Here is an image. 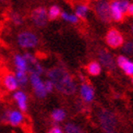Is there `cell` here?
<instances>
[{
    "instance_id": "20",
    "label": "cell",
    "mask_w": 133,
    "mask_h": 133,
    "mask_svg": "<svg viewBox=\"0 0 133 133\" xmlns=\"http://www.w3.org/2000/svg\"><path fill=\"white\" fill-rule=\"evenodd\" d=\"M87 11H88V7H87V5H85V4L79 5V7L75 9V15H76V18L77 19L85 18L86 14H87Z\"/></svg>"
},
{
    "instance_id": "33",
    "label": "cell",
    "mask_w": 133,
    "mask_h": 133,
    "mask_svg": "<svg viewBox=\"0 0 133 133\" xmlns=\"http://www.w3.org/2000/svg\"><path fill=\"white\" fill-rule=\"evenodd\" d=\"M82 133H84V132H82Z\"/></svg>"
},
{
    "instance_id": "8",
    "label": "cell",
    "mask_w": 133,
    "mask_h": 133,
    "mask_svg": "<svg viewBox=\"0 0 133 133\" xmlns=\"http://www.w3.org/2000/svg\"><path fill=\"white\" fill-rule=\"evenodd\" d=\"M106 43L109 47L111 48H119L123 46L124 44V38L122 34L116 29H111L107 32L106 35Z\"/></svg>"
},
{
    "instance_id": "29",
    "label": "cell",
    "mask_w": 133,
    "mask_h": 133,
    "mask_svg": "<svg viewBox=\"0 0 133 133\" xmlns=\"http://www.w3.org/2000/svg\"><path fill=\"white\" fill-rule=\"evenodd\" d=\"M5 1V0H0V2H4Z\"/></svg>"
},
{
    "instance_id": "23",
    "label": "cell",
    "mask_w": 133,
    "mask_h": 133,
    "mask_svg": "<svg viewBox=\"0 0 133 133\" xmlns=\"http://www.w3.org/2000/svg\"><path fill=\"white\" fill-rule=\"evenodd\" d=\"M61 18L66 21V22H70V23H77V21H79V19L76 18L75 14H70L68 12H61Z\"/></svg>"
},
{
    "instance_id": "12",
    "label": "cell",
    "mask_w": 133,
    "mask_h": 133,
    "mask_svg": "<svg viewBox=\"0 0 133 133\" xmlns=\"http://www.w3.org/2000/svg\"><path fill=\"white\" fill-rule=\"evenodd\" d=\"M80 94L82 99L85 103H91L93 102L94 96H95V92H94V88L92 85H90L88 83H83L80 86Z\"/></svg>"
},
{
    "instance_id": "15",
    "label": "cell",
    "mask_w": 133,
    "mask_h": 133,
    "mask_svg": "<svg viewBox=\"0 0 133 133\" xmlns=\"http://www.w3.org/2000/svg\"><path fill=\"white\" fill-rule=\"evenodd\" d=\"M110 12H111V18L115 21L120 22L123 20L124 13L122 12V10H121L120 5H119V1H117V0H115V1L110 3Z\"/></svg>"
},
{
    "instance_id": "24",
    "label": "cell",
    "mask_w": 133,
    "mask_h": 133,
    "mask_svg": "<svg viewBox=\"0 0 133 133\" xmlns=\"http://www.w3.org/2000/svg\"><path fill=\"white\" fill-rule=\"evenodd\" d=\"M123 51L129 55L133 54V42H127L123 44Z\"/></svg>"
},
{
    "instance_id": "7",
    "label": "cell",
    "mask_w": 133,
    "mask_h": 133,
    "mask_svg": "<svg viewBox=\"0 0 133 133\" xmlns=\"http://www.w3.org/2000/svg\"><path fill=\"white\" fill-rule=\"evenodd\" d=\"M31 19L33 21V23L35 24V26L37 27H44L47 22H48V11L43 8V7H39V8H36L32 11L31 13Z\"/></svg>"
},
{
    "instance_id": "18",
    "label": "cell",
    "mask_w": 133,
    "mask_h": 133,
    "mask_svg": "<svg viewBox=\"0 0 133 133\" xmlns=\"http://www.w3.org/2000/svg\"><path fill=\"white\" fill-rule=\"evenodd\" d=\"M65 117H66V114H65L64 110L61 109V108L55 109V110H52V112H51V119H52L54 122H56V123L62 122V121L65 119Z\"/></svg>"
},
{
    "instance_id": "1",
    "label": "cell",
    "mask_w": 133,
    "mask_h": 133,
    "mask_svg": "<svg viewBox=\"0 0 133 133\" xmlns=\"http://www.w3.org/2000/svg\"><path fill=\"white\" fill-rule=\"evenodd\" d=\"M47 77L55 88L64 95H72L76 91V84L68 72L61 68H54L47 72Z\"/></svg>"
},
{
    "instance_id": "30",
    "label": "cell",
    "mask_w": 133,
    "mask_h": 133,
    "mask_svg": "<svg viewBox=\"0 0 133 133\" xmlns=\"http://www.w3.org/2000/svg\"><path fill=\"white\" fill-rule=\"evenodd\" d=\"M132 83H133V77H132Z\"/></svg>"
},
{
    "instance_id": "4",
    "label": "cell",
    "mask_w": 133,
    "mask_h": 133,
    "mask_svg": "<svg viewBox=\"0 0 133 133\" xmlns=\"http://www.w3.org/2000/svg\"><path fill=\"white\" fill-rule=\"evenodd\" d=\"M16 43H18L19 47L23 49H32L39 44V38L34 32L23 31L20 32L16 36Z\"/></svg>"
},
{
    "instance_id": "13",
    "label": "cell",
    "mask_w": 133,
    "mask_h": 133,
    "mask_svg": "<svg viewBox=\"0 0 133 133\" xmlns=\"http://www.w3.org/2000/svg\"><path fill=\"white\" fill-rule=\"evenodd\" d=\"M117 64L123 70V72L131 77H133V62L124 57V56H119L117 58Z\"/></svg>"
},
{
    "instance_id": "32",
    "label": "cell",
    "mask_w": 133,
    "mask_h": 133,
    "mask_svg": "<svg viewBox=\"0 0 133 133\" xmlns=\"http://www.w3.org/2000/svg\"><path fill=\"white\" fill-rule=\"evenodd\" d=\"M119 1H122V0H119Z\"/></svg>"
},
{
    "instance_id": "16",
    "label": "cell",
    "mask_w": 133,
    "mask_h": 133,
    "mask_svg": "<svg viewBox=\"0 0 133 133\" xmlns=\"http://www.w3.org/2000/svg\"><path fill=\"white\" fill-rule=\"evenodd\" d=\"M14 75L16 77V81H18V84H19L20 87H24V86L27 85V83H29V81H30V75H29L27 72L15 70Z\"/></svg>"
},
{
    "instance_id": "28",
    "label": "cell",
    "mask_w": 133,
    "mask_h": 133,
    "mask_svg": "<svg viewBox=\"0 0 133 133\" xmlns=\"http://www.w3.org/2000/svg\"><path fill=\"white\" fill-rule=\"evenodd\" d=\"M127 14L133 16V3H130V4H129L128 10H127Z\"/></svg>"
},
{
    "instance_id": "19",
    "label": "cell",
    "mask_w": 133,
    "mask_h": 133,
    "mask_svg": "<svg viewBox=\"0 0 133 133\" xmlns=\"http://www.w3.org/2000/svg\"><path fill=\"white\" fill-rule=\"evenodd\" d=\"M61 15V10L58 5H51L48 10V19L49 20H56Z\"/></svg>"
},
{
    "instance_id": "25",
    "label": "cell",
    "mask_w": 133,
    "mask_h": 133,
    "mask_svg": "<svg viewBox=\"0 0 133 133\" xmlns=\"http://www.w3.org/2000/svg\"><path fill=\"white\" fill-rule=\"evenodd\" d=\"M130 2L128 1V0H122V1H119V5L121 10H122L123 13H127V10H128V7H129Z\"/></svg>"
},
{
    "instance_id": "27",
    "label": "cell",
    "mask_w": 133,
    "mask_h": 133,
    "mask_svg": "<svg viewBox=\"0 0 133 133\" xmlns=\"http://www.w3.org/2000/svg\"><path fill=\"white\" fill-rule=\"evenodd\" d=\"M48 133H63V130L59 125H54L52 128L48 131Z\"/></svg>"
},
{
    "instance_id": "3",
    "label": "cell",
    "mask_w": 133,
    "mask_h": 133,
    "mask_svg": "<svg viewBox=\"0 0 133 133\" xmlns=\"http://www.w3.org/2000/svg\"><path fill=\"white\" fill-rule=\"evenodd\" d=\"M24 114L19 109L5 108L0 115V121L2 123H7L12 127H20L24 123Z\"/></svg>"
},
{
    "instance_id": "17",
    "label": "cell",
    "mask_w": 133,
    "mask_h": 133,
    "mask_svg": "<svg viewBox=\"0 0 133 133\" xmlns=\"http://www.w3.org/2000/svg\"><path fill=\"white\" fill-rule=\"evenodd\" d=\"M86 70H87V72H88V74L96 76V75L101 74V72H102V66H101V64H99L98 62L92 61V62H90V63L86 65Z\"/></svg>"
},
{
    "instance_id": "11",
    "label": "cell",
    "mask_w": 133,
    "mask_h": 133,
    "mask_svg": "<svg viewBox=\"0 0 133 133\" xmlns=\"http://www.w3.org/2000/svg\"><path fill=\"white\" fill-rule=\"evenodd\" d=\"M98 58H99L101 63L104 66H106L107 69L114 70L116 68V62H115V59L112 57V55L109 54L106 49H101V50L98 51Z\"/></svg>"
},
{
    "instance_id": "5",
    "label": "cell",
    "mask_w": 133,
    "mask_h": 133,
    "mask_svg": "<svg viewBox=\"0 0 133 133\" xmlns=\"http://www.w3.org/2000/svg\"><path fill=\"white\" fill-rule=\"evenodd\" d=\"M94 11L98 18L104 22H109L112 19L110 12V3L108 0H97L94 5Z\"/></svg>"
},
{
    "instance_id": "9",
    "label": "cell",
    "mask_w": 133,
    "mask_h": 133,
    "mask_svg": "<svg viewBox=\"0 0 133 133\" xmlns=\"http://www.w3.org/2000/svg\"><path fill=\"white\" fill-rule=\"evenodd\" d=\"M2 85L5 88V91L13 92V93L18 91L20 87L18 84V81H16V77L12 72H7L2 76Z\"/></svg>"
},
{
    "instance_id": "22",
    "label": "cell",
    "mask_w": 133,
    "mask_h": 133,
    "mask_svg": "<svg viewBox=\"0 0 133 133\" xmlns=\"http://www.w3.org/2000/svg\"><path fill=\"white\" fill-rule=\"evenodd\" d=\"M10 19L12 21V23L14 25H22L23 24V18H22V15L18 12H12L10 14Z\"/></svg>"
},
{
    "instance_id": "26",
    "label": "cell",
    "mask_w": 133,
    "mask_h": 133,
    "mask_svg": "<svg viewBox=\"0 0 133 133\" xmlns=\"http://www.w3.org/2000/svg\"><path fill=\"white\" fill-rule=\"evenodd\" d=\"M45 88H46L47 94H48V93H51V92L54 91V88H55L52 82L49 81V80H46V81H45Z\"/></svg>"
},
{
    "instance_id": "2",
    "label": "cell",
    "mask_w": 133,
    "mask_h": 133,
    "mask_svg": "<svg viewBox=\"0 0 133 133\" xmlns=\"http://www.w3.org/2000/svg\"><path fill=\"white\" fill-rule=\"evenodd\" d=\"M98 122L104 133H117L118 119L112 111L102 109L98 112Z\"/></svg>"
},
{
    "instance_id": "31",
    "label": "cell",
    "mask_w": 133,
    "mask_h": 133,
    "mask_svg": "<svg viewBox=\"0 0 133 133\" xmlns=\"http://www.w3.org/2000/svg\"><path fill=\"white\" fill-rule=\"evenodd\" d=\"M132 32H133V26H132Z\"/></svg>"
},
{
    "instance_id": "6",
    "label": "cell",
    "mask_w": 133,
    "mask_h": 133,
    "mask_svg": "<svg viewBox=\"0 0 133 133\" xmlns=\"http://www.w3.org/2000/svg\"><path fill=\"white\" fill-rule=\"evenodd\" d=\"M30 83L32 88L34 91V94L37 98H45L47 96V92L45 88V82L42 80L41 75L37 74H30Z\"/></svg>"
},
{
    "instance_id": "10",
    "label": "cell",
    "mask_w": 133,
    "mask_h": 133,
    "mask_svg": "<svg viewBox=\"0 0 133 133\" xmlns=\"http://www.w3.org/2000/svg\"><path fill=\"white\" fill-rule=\"evenodd\" d=\"M13 101L15 102L18 109L21 110L22 112H25L27 110V102H29V97H27V94L22 91V90H18L16 92L13 93Z\"/></svg>"
},
{
    "instance_id": "14",
    "label": "cell",
    "mask_w": 133,
    "mask_h": 133,
    "mask_svg": "<svg viewBox=\"0 0 133 133\" xmlns=\"http://www.w3.org/2000/svg\"><path fill=\"white\" fill-rule=\"evenodd\" d=\"M13 64H14V68L15 70H19V71H24L29 73V64H27L26 59L24 58L23 55H20V54H16L13 56Z\"/></svg>"
},
{
    "instance_id": "21",
    "label": "cell",
    "mask_w": 133,
    "mask_h": 133,
    "mask_svg": "<svg viewBox=\"0 0 133 133\" xmlns=\"http://www.w3.org/2000/svg\"><path fill=\"white\" fill-rule=\"evenodd\" d=\"M64 132L65 133H82L80 127H77L74 123H66L64 125Z\"/></svg>"
}]
</instances>
